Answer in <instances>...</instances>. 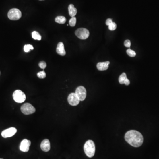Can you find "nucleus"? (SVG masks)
I'll use <instances>...</instances> for the list:
<instances>
[{
  "label": "nucleus",
  "mask_w": 159,
  "mask_h": 159,
  "mask_svg": "<svg viewBox=\"0 0 159 159\" xmlns=\"http://www.w3.org/2000/svg\"><path fill=\"white\" fill-rule=\"evenodd\" d=\"M125 139L129 145L134 147L141 146L143 144V136L141 133L136 130H129L126 133Z\"/></svg>",
  "instance_id": "f257e3e1"
},
{
  "label": "nucleus",
  "mask_w": 159,
  "mask_h": 159,
  "mask_svg": "<svg viewBox=\"0 0 159 159\" xmlns=\"http://www.w3.org/2000/svg\"><path fill=\"white\" fill-rule=\"evenodd\" d=\"M84 152L87 156L91 158L95 155L96 148L95 143L92 140H88L86 142L84 146Z\"/></svg>",
  "instance_id": "f03ea898"
},
{
  "label": "nucleus",
  "mask_w": 159,
  "mask_h": 159,
  "mask_svg": "<svg viewBox=\"0 0 159 159\" xmlns=\"http://www.w3.org/2000/svg\"><path fill=\"white\" fill-rule=\"evenodd\" d=\"M13 96L14 100L16 103H23L26 100V95L24 92L20 90H16L14 92Z\"/></svg>",
  "instance_id": "7ed1b4c3"
},
{
  "label": "nucleus",
  "mask_w": 159,
  "mask_h": 159,
  "mask_svg": "<svg viewBox=\"0 0 159 159\" xmlns=\"http://www.w3.org/2000/svg\"><path fill=\"white\" fill-rule=\"evenodd\" d=\"M22 16V13L21 11L18 9H11L8 12V16L11 20H18Z\"/></svg>",
  "instance_id": "20e7f679"
},
{
  "label": "nucleus",
  "mask_w": 159,
  "mask_h": 159,
  "mask_svg": "<svg viewBox=\"0 0 159 159\" xmlns=\"http://www.w3.org/2000/svg\"><path fill=\"white\" fill-rule=\"evenodd\" d=\"M21 112L26 115L32 114L36 112V108L31 104L25 103L20 108Z\"/></svg>",
  "instance_id": "39448f33"
},
{
  "label": "nucleus",
  "mask_w": 159,
  "mask_h": 159,
  "mask_svg": "<svg viewBox=\"0 0 159 159\" xmlns=\"http://www.w3.org/2000/svg\"><path fill=\"white\" fill-rule=\"evenodd\" d=\"M76 36L81 39H86L89 36V32L85 28H80L77 29L75 32Z\"/></svg>",
  "instance_id": "423d86ee"
},
{
  "label": "nucleus",
  "mask_w": 159,
  "mask_h": 159,
  "mask_svg": "<svg viewBox=\"0 0 159 159\" xmlns=\"http://www.w3.org/2000/svg\"><path fill=\"white\" fill-rule=\"evenodd\" d=\"M75 93L79 98L80 100L84 101L86 99L87 92L86 88L84 87L81 86L77 88Z\"/></svg>",
  "instance_id": "0eeeda50"
},
{
  "label": "nucleus",
  "mask_w": 159,
  "mask_h": 159,
  "mask_svg": "<svg viewBox=\"0 0 159 159\" xmlns=\"http://www.w3.org/2000/svg\"><path fill=\"white\" fill-rule=\"evenodd\" d=\"M68 101L69 104L73 106H76L79 104V98L75 93H71L68 97Z\"/></svg>",
  "instance_id": "6e6552de"
},
{
  "label": "nucleus",
  "mask_w": 159,
  "mask_h": 159,
  "mask_svg": "<svg viewBox=\"0 0 159 159\" xmlns=\"http://www.w3.org/2000/svg\"><path fill=\"white\" fill-rule=\"evenodd\" d=\"M17 132V129L15 127H10L3 130L1 133V136L4 138L12 137Z\"/></svg>",
  "instance_id": "1a4fd4ad"
},
{
  "label": "nucleus",
  "mask_w": 159,
  "mask_h": 159,
  "mask_svg": "<svg viewBox=\"0 0 159 159\" xmlns=\"http://www.w3.org/2000/svg\"><path fill=\"white\" fill-rule=\"evenodd\" d=\"M31 145V141L26 139H24L20 143V151L23 152H28L29 151V147Z\"/></svg>",
  "instance_id": "9d476101"
},
{
  "label": "nucleus",
  "mask_w": 159,
  "mask_h": 159,
  "mask_svg": "<svg viewBox=\"0 0 159 159\" xmlns=\"http://www.w3.org/2000/svg\"><path fill=\"white\" fill-rule=\"evenodd\" d=\"M40 147L41 150L45 152L49 151L51 149V144L48 139H44L41 143Z\"/></svg>",
  "instance_id": "9b49d317"
},
{
  "label": "nucleus",
  "mask_w": 159,
  "mask_h": 159,
  "mask_svg": "<svg viewBox=\"0 0 159 159\" xmlns=\"http://www.w3.org/2000/svg\"><path fill=\"white\" fill-rule=\"evenodd\" d=\"M56 51L57 53L59 55L62 56L66 55V52L65 50L64 45L63 42H59L58 43L56 48Z\"/></svg>",
  "instance_id": "f8f14e48"
},
{
  "label": "nucleus",
  "mask_w": 159,
  "mask_h": 159,
  "mask_svg": "<svg viewBox=\"0 0 159 159\" xmlns=\"http://www.w3.org/2000/svg\"><path fill=\"white\" fill-rule=\"evenodd\" d=\"M110 64V61L99 62L97 64V68L100 71H104L107 70Z\"/></svg>",
  "instance_id": "ddd939ff"
},
{
  "label": "nucleus",
  "mask_w": 159,
  "mask_h": 159,
  "mask_svg": "<svg viewBox=\"0 0 159 159\" xmlns=\"http://www.w3.org/2000/svg\"><path fill=\"white\" fill-rule=\"evenodd\" d=\"M68 10H69V15L71 17H74L77 14V9L75 8L73 4H70L68 7Z\"/></svg>",
  "instance_id": "4468645a"
},
{
  "label": "nucleus",
  "mask_w": 159,
  "mask_h": 159,
  "mask_svg": "<svg viewBox=\"0 0 159 159\" xmlns=\"http://www.w3.org/2000/svg\"><path fill=\"white\" fill-rule=\"evenodd\" d=\"M55 21L57 23L60 24H64L66 22V19L64 16H59L55 18Z\"/></svg>",
  "instance_id": "2eb2a0df"
},
{
  "label": "nucleus",
  "mask_w": 159,
  "mask_h": 159,
  "mask_svg": "<svg viewBox=\"0 0 159 159\" xmlns=\"http://www.w3.org/2000/svg\"><path fill=\"white\" fill-rule=\"evenodd\" d=\"M32 37L33 39L38 40H41V36L39 34V33L38 32L36 31H34L32 33Z\"/></svg>",
  "instance_id": "dca6fc26"
},
{
  "label": "nucleus",
  "mask_w": 159,
  "mask_h": 159,
  "mask_svg": "<svg viewBox=\"0 0 159 159\" xmlns=\"http://www.w3.org/2000/svg\"><path fill=\"white\" fill-rule=\"evenodd\" d=\"M127 78V75L125 73H123L119 76V82L121 84H124L125 81Z\"/></svg>",
  "instance_id": "f3484780"
},
{
  "label": "nucleus",
  "mask_w": 159,
  "mask_h": 159,
  "mask_svg": "<svg viewBox=\"0 0 159 159\" xmlns=\"http://www.w3.org/2000/svg\"><path fill=\"white\" fill-rule=\"evenodd\" d=\"M24 51L25 52H30L31 50H33L34 49L33 46L32 45L30 44H28V45H25L24 46Z\"/></svg>",
  "instance_id": "a211bd4d"
},
{
  "label": "nucleus",
  "mask_w": 159,
  "mask_h": 159,
  "mask_svg": "<svg viewBox=\"0 0 159 159\" xmlns=\"http://www.w3.org/2000/svg\"><path fill=\"white\" fill-rule=\"evenodd\" d=\"M77 22V18L75 16L72 17L69 21V24L71 27H74L76 25Z\"/></svg>",
  "instance_id": "6ab92c4d"
},
{
  "label": "nucleus",
  "mask_w": 159,
  "mask_h": 159,
  "mask_svg": "<svg viewBox=\"0 0 159 159\" xmlns=\"http://www.w3.org/2000/svg\"><path fill=\"white\" fill-rule=\"evenodd\" d=\"M127 55L131 57H134L136 55V52L133 50H132L131 49H128L127 50Z\"/></svg>",
  "instance_id": "aec40b11"
},
{
  "label": "nucleus",
  "mask_w": 159,
  "mask_h": 159,
  "mask_svg": "<svg viewBox=\"0 0 159 159\" xmlns=\"http://www.w3.org/2000/svg\"><path fill=\"white\" fill-rule=\"evenodd\" d=\"M37 77L40 79L45 78L46 77V74L44 71H40L38 73Z\"/></svg>",
  "instance_id": "412c9836"
},
{
  "label": "nucleus",
  "mask_w": 159,
  "mask_h": 159,
  "mask_svg": "<svg viewBox=\"0 0 159 159\" xmlns=\"http://www.w3.org/2000/svg\"><path fill=\"white\" fill-rule=\"evenodd\" d=\"M109 29L110 31H114L117 28V25L114 22H112L111 24L108 25Z\"/></svg>",
  "instance_id": "4be33fe9"
},
{
  "label": "nucleus",
  "mask_w": 159,
  "mask_h": 159,
  "mask_svg": "<svg viewBox=\"0 0 159 159\" xmlns=\"http://www.w3.org/2000/svg\"><path fill=\"white\" fill-rule=\"evenodd\" d=\"M40 68H41L42 69H44L46 67V64L44 61H41L39 62L38 64Z\"/></svg>",
  "instance_id": "5701e85b"
},
{
  "label": "nucleus",
  "mask_w": 159,
  "mask_h": 159,
  "mask_svg": "<svg viewBox=\"0 0 159 159\" xmlns=\"http://www.w3.org/2000/svg\"><path fill=\"white\" fill-rule=\"evenodd\" d=\"M124 46L127 47H130L131 46V42L129 39H127L124 42Z\"/></svg>",
  "instance_id": "b1692460"
},
{
  "label": "nucleus",
  "mask_w": 159,
  "mask_h": 159,
  "mask_svg": "<svg viewBox=\"0 0 159 159\" xmlns=\"http://www.w3.org/2000/svg\"><path fill=\"white\" fill-rule=\"evenodd\" d=\"M112 22H113V21H112V20L111 19H107L106 20V25H108H108H109L110 24H111Z\"/></svg>",
  "instance_id": "393cba45"
},
{
  "label": "nucleus",
  "mask_w": 159,
  "mask_h": 159,
  "mask_svg": "<svg viewBox=\"0 0 159 159\" xmlns=\"http://www.w3.org/2000/svg\"><path fill=\"white\" fill-rule=\"evenodd\" d=\"M129 84H130V82H129V80L127 78L125 80L124 82V84H126V86H129Z\"/></svg>",
  "instance_id": "a878e982"
},
{
  "label": "nucleus",
  "mask_w": 159,
  "mask_h": 159,
  "mask_svg": "<svg viewBox=\"0 0 159 159\" xmlns=\"http://www.w3.org/2000/svg\"><path fill=\"white\" fill-rule=\"evenodd\" d=\"M39 1H42V0H39Z\"/></svg>",
  "instance_id": "bb28decb"
},
{
  "label": "nucleus",
  "mask_w": 159,
  "mask_h": 159,
  "mask_svg": "<svg viewBox=\"0 0 159 159\" xmlns=\"http://www.w3.org/2000/svg\"><path fill=\"white\" fill-rule=\"evenodd\" d=\"M0 159H1V158H0Z\"/></svg>",
  "instance_id": "cd10ccee"
},
{
  "label": "nucleus",
  "mask_w": 159,
  "mask_h": 159,
  "mask_svg": "<svg viewBox=\"0 0 159 159\" xmlns=\"http://www.w3.org/2000/svg\"><path fill=\"white\" fill-rule=\"evenodd\" d=\"M0 74H1V72H0Z\"/></svg>",
  "instance_id": "c85d7f7f"
}]
</instances>
